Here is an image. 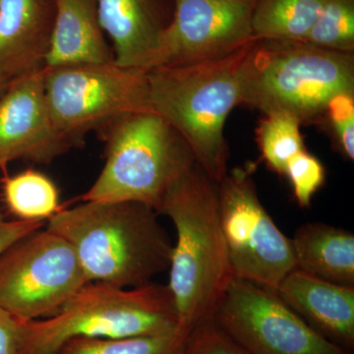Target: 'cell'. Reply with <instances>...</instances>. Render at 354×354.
Here are the masks:
<instances>
[{
  "instance_id": "obj_8",
  "label": "cell",
  "mask_w": 354,
  "mask_h": 354,
  "mask_svg": "<svg viewBox=\"0 0 354 354\" xmlns=\"http://www.w3.org/2000/svg\"><path fill=\"white\" fill-rule=\"evenodd\" d=\"M88 283L71 245L46 227L0 253V308L20 320L55 315Z\"/></svg>"
},
{
  "instance_id": "obj_13",
  "label": "cell",
  "mask_w": 354,
  "mask_h": 354,
  "mask_svg": "<svg viewBox=\"0 0 354 354\" xmlns=\"http://www.w3.org/2000/svg\"><path fill=\"white\" fill-rule=\"evenodd\" d=\"M102 31L114 62L147 71L160 37L174 17V0H97Z\"/></svg>"
},
{
  "instance_id": "obj_26",
  "label": "cell",
  "mask_w": 354,
  "mask_h": 354,
  "mask_svg": "<svg viewBox=\"0 0 354 354\" xmlns=\"http://www.w3.org/2000/svg\"><path fill=\"white\" fill-rule=\"evenodd\" d=\"M24 322L0 308V354H21Z\"/></svg>"
},
{
  "instance_id": "obj_22",
  "label": "cell",
  "mask_w": 354,
  "mask_h": 354,
  "mask_svg": "<svg viewBox=\"0 0 354 354\" xmlns=\"http://www.w3.org/2000/svg\"><path fill=\"white\" fill-rule=\"evenodd\" d=\"M305 41L326 50L354 53V0H324Z\"/></svg>"
},
{
  "instance_id": "obj_5",
  "label": "cell",
  "mask_w": 354,
  "mask_h": 354,
  "mask_svg": "<svg viewBox=\"0 0 354 354\" xmlns=\"http://www.w3.org/2000/svg\"><path fill=\"white\" fill-rule=\"evenodd\" d=\"M178 330L185 329L167 286L123 288L88 283L55 315L25 321L21 354H57L75 337H141Z\"/></svg>"
},
{
  "instance_id": "obj_10",
  "label": "cell",
  "mask_w": 354,
  "mask_h": 354,
  "mask_svg": "<svg viewBox=\"0 0 354 354\" xmlns=\"http://www.w3.org/2000/svg\"><path fill=\"white\" fill-rule=\"evenodd\" d=\"M212 317L250 354H353L312 329L276 291L244 279L232 278Z\"/></svg>"
},
{
  "instance_id": "obj_14",
  "label": "cell",
  "mask_w": 354,
  "mask_h": 354,
  "mask_svg": "<svg viewBox=\"0 0 354 354\" xmlns=\"http://www.w3.org/2000/svg\"><path fill=\"white\" fill-rule=\"evenodd\" d=\"M55 19V0H0V80L44 68Z\"/></svg>"
},
{
  "instance_id": "obj_19",
  "label": "cell",
  "mask_w": 354,
  "mask_h": 354,
  "mask_svg": "<svg viewBox=\"0 0 354 354\" xmlns=\"http://www.w3.org/2000/svg\"><path fill=\"white\" fill-rule=\"evenodd\" d=\"M1 189L7 209L17 220L48 221L62 209L57 184L37 169L6 176Z\"/></svg>"
},
{
  "instance_id": "obj_12",
  "label": "cell",
  "mask_w": 354,
  "mask_h": 354,
  "mask_svg": "<svg viewBox=\"0 0 354 354\" xmlns=\"http://www.w3.org/2000/svg\"><path fill=\"white\" fill-rule=\"evenodd\" d=\"M73 148L51 115L44 68L10 81L0 95V169L15 160L50 165Z\"/></svg>"
},
{
  "instance_id": "obj_1",
  "label": "cell",
  "mask_w": 354,
  "mask_h": 354,
  "mask_svg": "<svg viewBox=\"0 0 354 354\" xmlns=\"http://www.w3.org/2000/svg\"><path fill=\"white\" fill-rule=\"evenodd\" d=\"M157 212L176 228L167 286L181 328L192 330L213 316L234 278L221 228L218 184L195 162L171 184Z\"/></svg>"
},
{
  "instance_id": "obj_21",
  "label": "cell",
  "mask_w": 354,
  "mask_h": 354,
  "mask_svg": "<svg viewBox=\"0 0 354 354\" xmlns=\"http://www.w3.org/2000/svg\"><path fill=\"white\" fill-rule=\"evenodd\" d=\"M301 123L286 113L264 114L256 130V141L263 160L271 171L285 174L290 158L306 150L300 132Z\"/></svg>"
},
{
  "instance_id": "obj_20",
  "label": "cell",
  "mask_w": 354,
  "mask_h": 354,
  "mask_svg": "<svg viewBox=\"0 0 354 354\" xmlns=\"http://www.w3.org/2000/svg\"><path fill=\"white\" fill-rule=\"evenodd\" d=\"M191 330L130 337H75L57 354H183Z\"/></svg>"
},
{
  "instance_id": "obj_24",
  "label": "cell",
  "mask_w": 354,
  "mask_h": 354,
  "mask_svg": "<svg viewBox=\"0 0 354 354\" xmlns=\"http://www.w3.org/2000/svg\"><path fill=\"white\" fill-rule=\"evenodd\" d=\"M321 123L333 133L335 150L342 158L354 160V94H339L328 104Z\"/></svg>"
},
{
  "instance_id": "obj_25",
  "label": "cell",
  "mask_w": 354,
  "mask_h": 354,
  "mask_svg": "<svg viewBox=\"0 0 354 354\" xmlns=\"http://www.w3.org/2000/svg\"><path fill=\"white\" fill-rule=\"evenodd\" d=\"M183 354H250L225 330L213 317L205 319L191 330Z\"/></svg>"
},
{
  "instance_id": "obj_4",
  "label": "cell",
  "mask_w": 354,
  "mask_h": 354,
  "mask_svg": "<svg viewBox=\"0 0 354 354\" xmlns=\"http://www.w3.org/2000/svg\"><path fill=\"white\" fill-rule=\"evenodd\" d=\"M354 94V55L306 41L256 39L242 77L241 104L286 113L302 124L323 120L339 94Z\"/></svg>"
},
{
  "instance_id": "obj_9",
  "label": "cell",
  "mask_w": 354,
  "mask_h": 354,
  "mask_svg": "<svg viewBox=\"0 0 354 354\" xmlns=\"http://www.w3.org/2000/svg\"><path fill=\"white\" fill-rule=\"evenodd\" d=\"M255 165L234 167L218 184L221 228L234 278L276 290L295 269L292 242L258 196Z\"/></svg>"
},
{
  "instance_id": "obj_28",
  "label": "cell",
  "mask_w": 354,
  "mask_h": 354,
  "mask_svg": "<svg viewBox=\"0 0 354 354\" xmlns=\"http://www.w3.org/2000/svg\"><path fill=\"white\" fill-rule=\"evenodd\" d=\"M10 82H7V81H1L0 80V95H2V93L4 92V90H6L7 86H8V84Z\"/></svg>"
},
{
  "instance_id": "obj_6",
  "label": "cell",
  "mask_w": 354,
  "mask_h": 354,
  "mask_svg": "<svg viewBox=\"0 0 354 354\" xmlns=\"http://www.w3.org/2000/svg\"><path fill=\"white\" fill-rule=\"evenodd\" d=\"M99 135L106 162L82 202H139L158 211L171 184L195 162L183 137L152 111L127 114Z\"/></svg>"
},
{
  "instance_id": "obj_2",
  "label": "cell",
  "mask_w": 354,
  "mask_h": 354,
  "mask_svg": "<svg viewBox=\"0 0 354 354\" xmlns=\"http://www.w3.org/2000/svg\"><path fill=\"white\" fill-rule=\"evenodd\" d=\"M44 227L68 242L88 283L137 288L171 264V242L157 211L143 203L82 202L60 209Z\"/></svg>"
},
{
  "instance_id": "obj_16",
  "label": "cell",
  "mask_w": 354,
  "mask_h": 354,
  "mask_svg": "<svg viewBox=\"0 0 354 354\" xmlns=\"http://www.w3.org/2000/svg\"><path fill=\"white\" fill-rule=\"evenodd\" d=\"M55 19L44 68L114 62L97 0H55Z\"/></svg>"
},
{
  "instance_id": "obj_23",
  "label": "cell",
  "mask_w": 354,
  "mask_h": 354,
  "mask_svg": "<svg viewBox=\"0 0 354 354\" xmlns=\"http://www.w3.org/2000/svg\"><path fill=\"white\" fill-rule=\"evenodd\" d=\"M283 176L290 180L298 206L305 209L325 183L326 169L319 158L304 150L290 158Z\"/></svg>"
},
{
  "instance_id": "obj_7",
  "label": "cell",
  "mask_w": 354,
  "mask_h": 354,
  "mask_svg": "<svg viewBox=\"0 0 354 354\" xmlns=\"http://www.w3.org/2000/svg\"><path fill=\"white\" fill-rule=\"evenodd\" d=\"M44 92L59 131L74 148L127 114L149 109L147 71L101 64L44 68Z\"/></svg>"
},
{
  "instance_id": "obj_11",
  "label": "cell",
  "mask_w": 354,
  "mask_h": 354,
  "mask_svg": "<svg viewBox=\"0 0 354 354\" xmlns=\"http://www.w3.org/2000/svg\"><path fill=\"white\" fill-rule=\"evenodd\" d=\"M174 17L148 69L218 59L254 39L255 0H174Z\"/></svg>"
},
{
  "instance_id": "obj_17",
  "label": "cell",
  "mask_w": 354,
  "mask_h": 354,
  "mask_svg": "<svg viewBox=\"0 0 354 354\" xmlns=\"http://www.w3.org/2000/svg\"><path fill=\"white\" fill-rule=\"evenodd\" d=\"M295 269L330 281L354 288V235L344 228L308 223L291 239Z\"/></svg>"
},
{
  "instance_id": "obj_3",
  "label": "cell",
  "mask_w": 354,
  "mask_h": 354,
  "mask_svg": "<svg viewBox=\"0 0 354 354\" xmlns=\"http://www.w3.org/2000/svg\"><path fill=\"white\" fill-rule=\"evenodd\" d=\"M254 41L218 59L147 71L149 109L183 137L195 162L216 183L228 171L225 125L241 104L242 77Z\"/></svg>"
},
{
  "instance_id": "obj_27",
  "label": "cell",
  "mask_w": 354,
  "mask_h": 354,
  "mask_svg": "<svg viewBox=\"0 0 354 354\" xmlns=\"http://www.w3.org/2000/svg\"><path fill=\"white\" fill-rule=\"evenodd\" d=\"M46 221L7 220L0 209V253L32 232L46 227Z\"/></svg>"
},
{
  "instance_id": "obj_18",
  "label": "cell",
  "mask_w": 354,
  "mask_h": 354,
  "mask_svg": "<svg viewBox=\"0 0 354 354\" xmlns=\"http://www.w3.org/2000/svg\"><path fill=\"white\" fill-rule=\"evenodd\" d=\"M323 3L324 0H255L254 39L305 41Z\"/></svg>"
},
{
  "instance_id": "obj_15",
  "label": "cell",
  "mask_w": 354,
  "mask_h": 354,
  "mask_svg": "<svg viewBox=\"0 0 354 354\" xmlns=\"http://www.w3.org/2000/svg\"><path fill=\"white\" fill-rule=\"evenodd\" d=\"M312 329L339 348L354 349V288L295 269L274 290Z\"/></svg>"
}]
</instances>
